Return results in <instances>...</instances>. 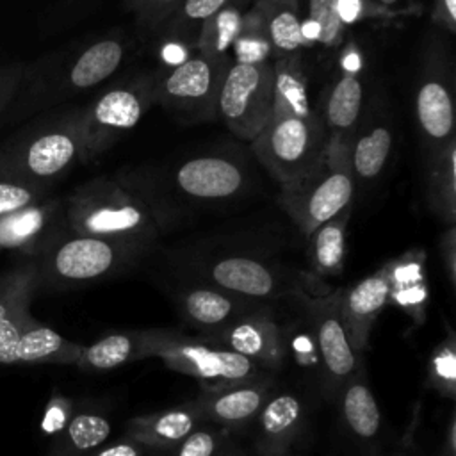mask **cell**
Segmentation results:
<instances>
[{
	"mask_svg": "<svg viewBox=\"0 0 456 456\" xmlns=\"http://www.w3.org/2000/svg\"><path fill=\"white\" fill-rule=\"evenodd\" d=\"M71 2H77V0H71Z\"/></svg>",
	"mask_w": 456,
	"mask_h": 456,
	"instance_id": "obj_53",
	"label": "cell"
},
{
	"mask_svg": "<svg viewBox=\"0 0 456 456\" xmlns=\"http://www.w3.org/2000/svg\"><path fill=\"white\" fill-rule=\"evenodd\" d=\"M274 98L273 116H312L308 102L306 75L299 55L278 57L273 62ZM271 116V118H273Z\"/></svg>",
	"mask_w": 456,
	"mask_h": 456,
	"instance_id": "obj_30",
	"label": "cell"
},
{
	"mask_svg": "<svg viewBox=\"0 0 456 456\" xmlns=\"http://www.w3.org/2000/svg\"><path fill=\"white\" fill-rule=\"evenodd\" d=\"M433 20L449 32H456V0H435Z\"/></svg>",
	"mask_w": 456,
	"mask_h": 456,
	"instance_id": "obj_47",
	"label": "cell"
},
{
	"mask_svg": "<svg viewBox=\"0 0 456 456\" xmlns=\"http://www.w3.org/2000/svg\"><path fill=\"white\" fill-rule=\"evenodd\" d=\"M207 424L189 401L160 411L135 415L125 424V436L155 451L164 452L178 445L198 428Z\"/></svg>",
	"mask_w": 456,
	"mask_h": 456,
	"instance_id": "obj_21",
	"label": "cell"
},
{
	"mask_svg": "<svg viewBox=\"0 0 456 456\" xmlns=\"http://www.w3.org/2000/svg\"><path fill=\"white\" fill-rule=\"evenodd\" d=\"M354 176L349 164V141L330 135L319 162L294 185L281 189L280 203L303 235L351 205Z\"/></svg>",
	"mask_w": 456,
	"mask_h": 456,
	"instance_id": "obj_6",
	"label": "cell"
},
{
	"mask_svg": "<svg viewBox=\"0 0 456 456\" xmlns=\"http://www.w3.org/2000/svg\"><path fill=\"white\" fill-rule=\"evenodd\" d=\"M180 4L182 0H125V9L142 30L151 32L162 28Z\"/></svg>",
	"mask_w": 456,
	"mask_h": 456,
	"instance_id": "obj_42",
	"label": "cell"
},
{
	"mask_svg": "<svg viewBox=\"0 0 456 456\" xmlns=\"http://www.w3.org/2000/svg\"><path fill=\"white\" fill-rule=\"evenodd\" d=\"M216 456H246L244 454V451H242V447L235 442V440H232V436L221 445V449L216 452Z\"/></svg>",
	"mask_w": 456,
	"mask_h": 456,
	"instance_id": "obj_49",
	"label": "cell"
},
{
	"mask_svg": "<svg viewBox=\"0 0 456 456\" xmlns=\"http://www.w3.org/2000/svg\"><path fill=\"white\" fill-rule=\"evenodd\" d=\"M75 403L62 395V394H53L46 404L45 415H43V422H41V429L45 435L48 436H57L66 424L71 420V417L75 415Z\"/></svg>",
	"mask_w": 456,
	"mask_h": 456,
	"instance_id": "obj_43",
	"label": "cell"
},
{
	"mask_svg": "<svg viewBox=\"0 0 456 456\" xmlns=\"http://www.w3.org/2000/svg\"><path fill=\"white\" fill-rule=\"evenodd\" d=\"M381 7H394V5H397L401 0H376Z\"/></svg>",
	"mask_w": 456,
	"mask_h": 456,
	"instance_id": "obj_50",
	"label": "cell"
},
{
	"mask_svg": "<svg viewBox=\"0 0 456 456\" xmlns=\"http://www.w3.org/2000/svg\"><path fill=\"white\" fill-rule=\"evenodd\" d=\"M232 62L191 55L155 75V103L183 121H207L216 116L217 94Z\"/></svg>",
	"mask_w": 456,
	"mask_h": 456,
	"instance_id": "obj_11",
	"label": "cell"
},
{
	"mask_svg": "<svg viewBox=\"0 0 456 456\" xmlns=\"http://www.w3.org/2000/svg\"><path fill=\"white\" fill-rule=\"evenodd\" d=\"M228 2L230 0H182L162 28L171 41L196 46L203 25Z\"/></svg>",
	"mask_w": 456,
	"mask_h": 456,
	"instance_id": "obj_36",
	"label": "cell"
},
{
	"mask_svg": "<svg viewBox=\"0 0 456 456\" xmlns=\"http://www.w3.org/2000/svg\"><path fill=\"white\" fill-rule=\"evenodd\" d=\"M328 132L312 116H273L251 141L253 151L281 189L299 182L322 157Z\"/></svg>",
	"mask_w": 456,
	"mask_h": 456,
	"instance_id": "obj_8",
	"label": "cell"
},
{
	"mask_svg": "<svg viewBox=\"0 0 456 456\" xmlns=\"http://www.w3.org/2000/svg\"><path fill=\"white\" fill-rule=\"evenodd\" d=\"M137 333L141 360L159 358L167 369L198 379L205 392L221 390L271 374L203 335L191 337L164 328L137 330Z\"/></svg>",
	"mask_w": 456,
	"mask_h": 456,
	"instance_id": "obj_5",
	"label": "cell"
},
{
	"mask_svg": "<svg viewBox=\"0 0 456 456\" xmlns=\"http://www.w3.org/2000/svg\"><path fill=\"white\" fill-rule=\"evenodd\" d=\"M208 338L271 374L287 363L281 322H278L271 305L258 306Z\"/></svg>",
	"mask_w": 456,
	"mask_h": 456,
	"instance_id": "obj_14",
	"label": "cell"
},
{
	"mask_svg": "<svg viewBox=\"0 0 456 456\" xmlns=\"http://www.w3.org/2000/svg\"><path fill=\"white\" fill-rule=\"evenodd\" d=\"M37 292V274L32 258H21L18 264L0 273V322L28 310Z\"/></svg>",
	"mask_w": 456,
	"mask_h": 456,
	"instance_id": "obj_35",
	"label": "cell"
},
{
	"mask_svg": "<svg viewBox=\"0 0 456 456\" xmlns=\"http://www.w3.org/2000/svg\"><path fill=\"white\" fill-rule=\"evenodd\" d=\"M232 55L233 62L239 64L267 62L269 57L273 55L262 18L255 7L242 14L240 30L235 37Z\"/></svg>",
	"mask_w": 456,
	"mask_h": 456,
	"instance_id": "obj_38",
	"label": "cell"
},
{
	"mask_svg": "<svg viewBox=\"0 0 456 456\" xmlns=\"http://www.w3.org/2000/svg\"><path fill=\"white\" fill-rule=\"evenodd\" d=\"M290 299L306 315L322 363L321 394L326 401L335 403L340 388L356 370L363 358L354 351L346 324L340 315L338 289L330 294H310L299 287Z\"/></svg>",
	"mask_w": 456,
	"mask_h": 456,
	"instance_id": "obj_10",
	"label": "cell"
},
{
	"mask_svg": "<svg viewBox=\"0 0 456 456\" xmlns=\"http://www.w3.org/2000/svg\"><path fill=\"white\" fill-rule=\"evenodd\" d=\"M64 226V201L46 196L0 219V249L34 258Z\"/></svg>",
	"mask_w": 456,
	"mask_h": 456,
	"instance_id": "obj_18",
	"label": "cell"
},
{
	"mask_svg": "<svg viewBox=\"0 0 456 456\" xmlns=\"http://www.w3.org/2000/svg\"><path fill=\"white\" fill-rule=\"evenodd\" d=\"M68 230L148 249L162 233V217L142 194L116 178L96 176L64 200Z\"/></svg>",
	"mask_w": 456,
	"mask_h": 456,
	"instance_id": "obj_2",
	"label": "cell"
},
{
	"mask_svg": "<svg viewBox=\"0 0 456 456\" xmlns=\"http://www.w3.org/2000/svg\"><path fill=\"white\" fill-rule=\"evenodd\" d=\"M48 196V189L0 176V219Z\"/></svg>",
	"mask_w": 456,
	"mask_h": 456,
	"instance_id": "obj_41",
	"label": "cell"
},
{
	"mask_svg": "<svg viewBox=\"0 0 456 456\" xmlns=\"http://www.w3.org/2000/svg\"><path fill=\"white\" fill-rule=\"evenodd\" d=\"M392 151V130L385 123L367 126L349 139V164L354 180H376L385 169Z\"/></svg>",
	"mask_w": 456,
	"mask_h": 456,
	"instance_id": "obj_32",
	"label": "cell"
},
{
	"mask_svg": "<svg viewBox=\"0 0 456 456\" xmlns=\"http://www.w3.org/2000/svg\"><path fill=\"white\" fill-rule=\"evenodd\" d=\"M175 303L180 315L196 330L200 335L212 337L221 331L239 317L256 310L262 305L230 292H224L217 287L207 285L203 281H189L175 290Z\"/></svg>",
	"mask_w": 456,
	"mask_h": 456,
	"instance_id": "obj_17",
	"label": "cell"
},
{
	"mask_svg": "<svg viewBox=\"0 0 456 456\" xmlns=\"http://www.w3.org/2000/svg\"><path fill=\"white\" fill-rule=\"evenodd\" d=\"M440 253H442V264L445 267L449 285L454 289L456 287V230H454V224L447 226L445 233L442 235Z\"/></svg>",
	"mask_w": 456,
	"mask_h": 456,
	"instance_id": "obj_46",
	"label": "cell"
},
{
	"mask_svg": "<svg viewBox=\"0 0 456 456\" xmlns=\"http://www.w3.org/2000/svg\"><path fill=\"white\" fill-rule=\"evenodd\" d=\"M255 426V456H296L308 426L305 401L294 392H273Z\"/></svg>",
	"mask_w": 456,
	"mask_h": 456,
	"instance_id": "obj_15",
	"label": "cell"
},
{
	"mask_svg": "<svg viewBox=\"0 0 456 456\" xmlns=\"http://www.w3.org/2000/svg\"><path fill=\"white\" fill-rule=\"evenodd\" d=\"M25 62H0V121L18 89Z\"/></svg>",
	"mask_w": 456,
	"mask_h": 456,
	"instance_id": "obj_44",
	"label": "cell"
},
{
	"mask_svg": "<svg viewBox=\"0 0 456 456\" xmlns=\"http://www.w3.org/2000/svg\"><path fill=\"white\" fill-rule=\"evenodd\" d=\"M144 251L100 237L80 235L64 226L32 258L37 290H64L109 280L132 267Z\"/></svg>",
	"mask_w": 456,
	"mask_h": 456,
	"instance_id": "obj_4",
	"label": "cell"
},
{
	"mask_svg": "<svg viewBox=\"0 0 456 456\" xmlns=\"http://www.w3.org/2000/svg\"><path fill=\"white\" fill-rule=\"evenodd\" d=\"M242 14L244 12L240 11V4L230 0L226 5H223L203 25L196 41L198 52L212 59L232 62V48L240 30Z\"/></svg>",
	"mask_w": 456,
	"mask_h": 456,
	"instance_id": "obj_34",
	"label": "cell"
},
{
	"mask_svg": "<svg viewBox=\"0 0 456 456\" xmlns=\"http://www.w3.org/2000/svg\"><path fill=\"white\" fill-rule=\"evenodd\" d=\"M351 205L308 235V264L321 278L338 276L346 260V235Z\"/></svg>",
	"mask_w": 456,
	"mask_h": 456,
	"instance_id": "obj_27",
	"label": "cell"
},
{
	"mask_svg": "<svg viewBox=\"0 0 456 456\" xmlns=\"http://www.w3.org/2000/svg\"><path fill=\"white\" fill-rule=\"evenodd\" d=\"M428 201L447 226L456 219V141L451 139L429 153Z\"/></svg>",
	"mask_w": 456,
	"mask_h": 456,
	"instance_id": "obj_29",
	"label": "cell"
},
{
	"mask_svg": "<svg viewBox=\"0 0 456 456\" xmlns=\"http://www.w3.org/2000/svg\"><path fill=\"white\" fill-rule=\"evenodd\" d=\"M126 55V39L121 34H109L25 62L0 126L18 125L98 87L123 66Z\"/></svg>",
	"mask_w": 456,
	"mask_h": 456,
	"instance_id": "obj_1",
	"label": "cell"
},
{
	"mask_svg": "<svg viewBox=\"0 0 456 456\" xmlns=\"http://www.w3.org/2000/svg\"><path fill=\"white\" fill-rule=\"evenodd\" d=\"M335 403L347 435L363 449L372 451L381 433V410L367 379L363 362L344 383Z\"/></svg>",
	"mask_w": 456,
	"mask_h": 456,
	"instance_id": "obj_20",
	"label": "cell"
},
{
	"mask_svg": "<svg viewBox=\"0 0 456 456\" xmlns=\"http://www.w3.org/2000/svg\"><path fill=\"white\" fill-rule=\"evenodd\" d=\"M82 105L45 110L0 142V176L48 189L82 162Z\"/></svg>",
	"mask_w": 456,
	"mask_h": 456,
	"instance_id": "obj_3",
	"label": "cell"
},
{
	"mask_svg": "<svg viewBox=\"0 0 456 456\" xmlns=\"http://www.w3.org/2000/svg\"><path fill=\"white\" fill-rule=\"evenodd\" d=\"M135 360H141L137 330L109 333L89 346H82L75 365L87 372H107Z\"/></svg>",
	"mask_w": 456,
	"mask_h": 456,
	"instance_id": "obj_31",
	"label": "cell"
},
{
	"mask_svg": "<svg viewBox=\"0 0 456 456\" xmlns=\"http://www.w3.org/2000/svg\"><path fill=\"white\" fill-rule=\"evenodd\" d=\"M392 456H411V454H408L406 451H397V452H394Z\"/></svg>",
	"mask_w": 456,
	"mask_h": 456,
	"instance_id": "obj_51",
	"label": "cell"
},
{
	"mask_svg": "<svg viewBox=\"0 0 456 456\" xmlns=\"http://www.w3.org/2000/svg\"><path fill=\"white\" fill-rule=\"evenodd\" d=\"M82 344L64 338L37 319L20 335L0 363H61L75 365Z\"/></svg>",
	"mask_w": 456,
	"mask_h": 456,
	"instance_id": "obj_24",
	"label": "cell"
},
{
	"mask_svg": "<svg viewBox=\"0 0 456 456\" xmlns=\"http://www.w3.org/2000/svg\"><path fill=\"white\" fill-rule=\"evenodd\" d=\"M388 303L401 308L417 326H420L428 310V285L422 274V255L403 256L395 262H388Z\"/></svg>",
	"mask_w": 456,
	"mask_h": 456,
	"instance_id": "obj_28",
	"label": "cell"
},
{
	"mask_svg": "<svg viewBox=\"0 0 456 456\" xmlns=\"http://www.w3.org/2000/svg\"><path fill=\"white\" fill-rule=\"evenodd\" d=\"M255 9L258 11L273 55L287 57L299 55L306 46L303 30V20L299 14L297 0H258Z\"/></svg>",
	"mask_w": 456,
	"mask_h": 456,
	"instance_id": "obj_25",
	"label": "cell"
},
{
	"mask_svg": "<svg viewBox=\"0 0 456 456\" xmlns=\"http://www.w3.org/2000/svg\"><path fill=\"white\" fill-rule=\"evenodd\" d=\"M442 456H456V411L452 410L445 428V438L442 445Z\"/></svg>",
	"mask_w": 456,
	"mask_h": 456,
	"instance_id": "obj_48",
	"label": "cell"
},
{
	"mask_svg": "<svg viewBox=\"0 0 456 456\" xmlns=\"http://www.w3.org/2000/svg\"><path fill=\"white\" fill-rule=\"evenodd\" d=\"M428 387L444 399H456V335L449 324L445 337L431 353L428 363Z\"/></svg>",
	"mask_w": 456,
	"mask_h": 456,
	"instance_id": "obj_37",
	"label": "cell"
},
{
	"mask_svg": "<svg viewBox=\"0 0 456 456\" xmlns=\"http://www.w3.org/2000/svg\"><path fill=\"white\" fill-rule=\"evenodd\" d=\"M273 392L274 379L271 374H265L221 390H201V394L189 399V403L207 424H216L232 433L244 429L255 420Z\"/></svg>",
	"mask_w": 456,
	"mask_h": 456,
	"instance_id": "obj_16",
	"label": "cell"
},
{
	"mask_svg": "<svg viewBox=\"0 0 456 456\" xmlns=\"http://www.w3.org/2000/svg\"><path fill=\"white\" fill-rule=\"evenodd\" d=\"M390 267L385 264L363 280L338 289L340 315L354 351L363 356L376 319L388 305Z\"/></svg>",
	"mask_w": 456,
	"mask_h": 456,
	"instance_id": "obj_19",
	"label": "cell"
},
{
	"mask_svg": "<svg viewBox=\"0 0 456 456\" xmlns=\"http://www.w3.org/2000/svg\"><path fill=\"white\" fill-rule=\"evenodd\" d=\"M112 422L105 411L77 410L66 428L53 436L48 456H89L110 436Z\"/></svg>",
	"mask_w": 456,
	"mask_h": 456,
	"instance_id": "obj_26",
	"label": "cell"
},
{
	"mask_svg": "<svg viewBox=\"0 0 456 456\" xmlns=\"http://www.w3.org/2000/svg\"><path fill=\"white\" fill-rule=\"evenodd\" d=\"M273 62H232L217 94L216 116L240 139L253 141L273 116Z\"/></svg>",
	"mask_w": 456,
	"mask_h": 456,
	"instance_id": "obj_12",
	"label": "cell"
},
{
	"mask_svg": "<svg viewBox=\"0 0 456 456\" xmlns=\"http://www.w3.org/2000/svg\"><path fill=\"white\" fill-rule=\"evenodd\" d=\"M191 269L196 281L256 303L271 305L303 287L280 264L249 253L212 255L194 262Z\"/></svg>",
	"mask_w": 456,
	"mask_h": 456,
	"instance_id": "obj_9",
	"label": "cell"
},
{
	"mask_svg": "<svg viewBox=\"0 0 456 456\" xmlns=\"http://www.w3.org/2000/svg\"><path fill=\"white\" fill-rule=\"evenodd\" d=\"M363 109V84L356 71L342 69L322 96L319 119L328 135L351 139Z\"/></svg>",
	"mask_w": 456,
	"mask_h": 456,
	"instance_id": "obj_23",
	"label": "cell"
},
{
	"mask_svg": "<svg viewBox=\"0 0 456 456\" xmlns=\"http://www.w3.org/2000/svg\"><path fill=\"white\" fill-rule=\"evenodd\" d=\"M230 436L232 433L224 428L216 424H203L178 445L164 452L166 456H216V452Z\"/></svg>",
	"mask_w": 456,
	"mask_h": 456,
	"instance_id": "obj_40",
	"label": "cell"
},
{
	"mask_svg": "<svg viewBox=\"0 0 456 456\" xmlns=\"http://www.w3.org/2000/svg\"><path fill=\"white\" fill-rule=\"evenodd\" d=\"M155 103V75L118 80L82 105L80 135L84 159L93 162L130 132Z\"/></svg>",
	"mask_w": 456,
	"mask_h": 456,
	"instance_id": "obj_7",
	"label": "cell"
},
{
	"mask_svg": "<svg viewBox=\"0 0 456 456\" xmlns=\"http://www.w3.org/2000/svg\"><path fill=\"white\" fill-rule=\"evenodd\" d=\"M232 2H235V4H240V2H246V0H232Z\"/></svg>",
	"mask_w": 456,
	"mask_h": 456,
	"instance_id": "obj_52",
	"label": "cell"
},
{
	"mask_svg": "<svg viewBox=\"0 0 456 456\" xmlns=\"http://www.w3.org/2000/svg\"><path fill=\"white\" fill-rule=\"evenodd\" d=\"M308 21L314 27V41L333 48L344 34L340 0H308Z\"/></svg>",
	"mask_w": 456,
	"mask_h": 456,
	"instance_id": "obj_39",
	"label": "cell"
},
{
	"mask_svg": "<svg viewBox=\"0 0 456 456\" xmlns=\"http://www.w3.org/2000/svg\"><path fill=\"white\" fill-rule=\"evenodd\" d=\"M296 317L289 322L281 324L283 342H285V362H292V365L303 372V376L314 381L319 390L322 387V363L319 347L312 331V326L306 315L297 306Z\"/></svg>",
	"mask_w": 456,
	"mask_h": 456,
	"instance_id": "obj_33",
	"label": "cell"
},
{
	"mask_svg": "<svg viewBox=\"0 0 456 456\" xmlns=\"http://www.w3.org/2000/svg\"><path fill=\"white\" fill-rule=\"evenodd\" d=\"M176 191L194 203H221L239 196L248 183L244 162L226 153H201L182 160L175 173Z\"/></svg>",
	"mask_w": 456,
	"mask_h": 456,
	"instance_id": "obj_13",
	"label": "cell"
},
{
	"mask_svg": "<svg viewBox=\"0 0 456 456\" xmlns=\"http://www.w3.org/2000/svg\"><path fill=\"white\" fill-rule=\"evenodd\" d=\"M155 451L134 442L128 436H123L121 440L109 444V445H102L100 449H96L93 454L89 456H151Z\"/></svg>",
	"mask_w": 456,
	"mask_h": 456,
	"instance_id": "obj_45",
	"label": "cell"
},
{
	"mask_svg": "<svg viewBox=\"0 0 456 456\" xmlns=\"http://www.w3.org/2000/svg\"><path fill=\"white\" fill-rule=\"evenodd\" d=\"M415 119L429 153L454 139L452 87L444 73H428L415 91Z\"/></svg>",
	"mask_w": 456,
	"mask_h": 456,
	"instance_id": "obj_22",
	"label": "cell"
}]
</instances>
